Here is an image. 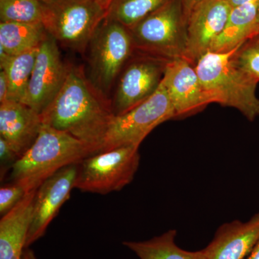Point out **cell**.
Returning <instances> with one entry per match:
<instances>
[{"label":"cell","instance_id":"cell-6","mask_svg":"<svg viewBox=\"0 0 259 259\" xmlns=\"http://www.w3.org/2000/svg\"><path fill=\"white\" fill-rule=\"evenodd\" d=\"M129 30L134 51L168 61L185 58L187 19L181 0H169Z\"/></svg>","mask_w":259,"mask_h":259},{"label":"cell","instance_id":"cell-26","mask_svg":"<svg viewBox=\"0 0 259 259\" xmlns=\"http://www.w3.org/2000/svg\"><path fill=\"white\" fill-rule=\"evenodd\" d=\"M9 83L4 70L0 71V104L9 100Z\"/></svg>","mask_w":259,"mask_h":259},{"label":"cell","instance_id":"cell-7","mask_svg":"<svg viewBox=\"0 0 259 259\" xmlns=\"http://www.w3.org/2000/svg\"><path fill=\"white\" fill-rule=\"evenodd\" d=\"M139 146H122L90 155L77 164L74 189L107 194L120 191L139 169Z\"/></svg>","mask_w":259,"mask_h":259},{"label":"cell","instance_id":"cell-3","mask_svg":"<svg viewBox=\"0 0 259 259\" xmlns=\"http://www.w3.org/2000/svg\"><path fill=\"white\" fill-rule=\"evenodd\" d=\"M93 154V150L82 141L42 123L35 142L12 168L10 179L30 192L64 167Z\"/></svg>","mask_w":259,"mask_h":259},{"label":"cell","instance_id":"cell-29","mask_svg":"<svg viewBox=\"0 0 259 259\" xmlns=\"http://www.w3.org/2000/svg\"><path fill=\"white\" fill-rule=\"evenodd\" d=\"M23 259H38L34 253L33 250L30 248H25L23 252Z\"/></svg>","mask_w":259,"mask_h":259},{"label":"cell","instance_id":"cell-20","mask_svg":"<svg viewBox=\"0 0 259 259\" xmlns=\"http://www.w3.org/2000/svg\"><path fill=\"white\" fill-rule=\"evenodd\" d=\"M39 47L35 48L18 55L10 56L8 60L0 64L4 70L9 83V100L23 103Z\"/></svg>","mask_w":259,"mask_h":259},{"label":"cell","instance_id":"cell-14","mask_svg":"<svg viewBox=\"0 0 259 259\" xmlns=\"http://www.w3.org/2000/svg\"><path fill=\"white\" fill-rule=\"evenodd\" d=\"M259 241V212L246 222L233 221L218 228L203 248L206 259H245Z\"/></svg>","mask_w":259,"mask_h":259},{"label":"cell","instance_id":"cell-8","mask_svg":"<svg viewBox=\"0 0 259 259\" xmlns=\"http://www.w3.org/2000/svg\"><path fill=\"white\" fill-rule=\"evenodd\" d=\"M174 119L175 109L161 81L157 91L146 101L122 115L113 116L98 153L122 146H140L153 130Z\"/></svg>","mask_w":259,"mask_h":259},{"label":"cell","instance_id":"cell-27","mask_svg":"<svg viewBox=\"0 0 259 259\" xmlns=\"http://www.w3.org/2000/svg\"><path fill=\"white\" fill-rule=\"evenodd\" d=\"M181 1H182V5H183L186 19L187 20L189 15L190 14L191 12L193 10L194 8H196L197 5L200 4L202 2L205 1V0H181Z\"/></svg>","mask_w":259,"mask_h":259},{"label":"cell","instance_id":"cell-16","mask_svg":"<svg viewBox=\"0 0 259 259\" xmlns=\"http://www.w3.org/2000/svg\"><path fill=\"white\" fill-rule=\"evenodd\" d=\"M36 190L28 192L0 220V259H23Z\"/></svg>","mask_w":259,"mask_h":259},{"label":"cell","instance_id":"cell-24","mask_svg":"<svg viewBox=\"0 0 259 259\" xmlns=\"http://www.w3.org/2000/svg\"><path fill=\"white\" fill-rule=\"evenodd\" d=\"M28 192L20 184L11 182L0 188V214L2 217L11 211Z\"/></svg>","mask_w":259,"mask_h":259},{"label":"cell","instance_id":"cell-22","mask_svg":"<svg viewBox=\"0 0 259 259\" xmlns=\"http://www.w3.org/2000/svg\"><path fill=\"white\" fill-rule=\"evenodd\" d=\"M41 0H0L1 23H42Z\"/></svg>","mask_w":259,"mask_h":259},{"label":"cell","instance_id":"cell-12","mask_svg":"<svg viewBox=\"0 0 259 259\" xmlns=\"http://www.w3.org/2000/svg\"><path fill=\"white\" fill-rule=\"evenodd\" d=\"M232 7L226 0H205L194 8L187 20L185 59L195 64L209 52L226 27Z\"/></svg>","mask_w":259,"mask_h":259},{"label":"cell","instance_id":"cell-32","mask_svg":"<svg viewBox=\"0 0 259 259\" xmlns=\"http://www.w3.org/2000/svg\"><path fill=\"white\" fill-rule=\"evenodd\" d=\"M41 1H42V0H41Z\"/></svg>","mask_w":259,"mask_h":259},{"label":"cell","instance_id":"cell-31","mask_svg":"<svg viewBox=\"0 0 259 259\" xmlns=\"http://www.w3.org/2000/svg\"><path fill=\"white\" fill-rule=\"evenodd\" d=\"M258 36L259 37V35H258Z\"/></svg>","mask_w":259,"mask_h":259},{"label":"cell","instance_id":"cell-15","mask_svg":"<svg viewBox=\"0 0 259 259\" xmlns=\"http://www.w3.org/2000/svg\"><path fill=\"white\" fill-rule=\"evenodd\" d=\"M42 124L41 115L25 104H0V137L9 143L20 157L35 142Z\"/></svg>","mask_w":259,"mask_h":259},{"label":"cell","instance_id":"cell-11","mask_svg":"<svg viewBox=\"0 0 259 259\" xmlns=\"http://www.w3.org/2000/svg\"><path fill=\"white\" fill-rule=\"evenodd\" d=\"M77 164L64 167L44 181L37 189L26 248L45 235L48 227L69 199L74 189Z\"/></svg>","mask_w":259,"mask_h":259},{"label":"cell","instance_id":"cell-2","mask_svg":"<svg viewBox=\"0 0 259 259\" xmlns=\"http://www.w3.org/2000/svg\"><path fill=\"white\" fill-rule=\"evenodd\" d=\"M239 47L226 53L209 51L197 61L195 69L212 104L236 109L253 122L259 117V99L255 94L259 81L237 62Z\"/></svg>","mask_w":259,"mask_h":259},{"label":"cell","instance_id":"cell-4","mask_svg":"<svg viewBox=\"0 0 259 259\" xmlns=\"http://www.w3.org/2000/svg\"><path fill=\"white\" fill-rule=\"evenodd\" d=\"M42 23L58 44L75 52L86 51L105 20L110 0H42Z\"/></svg>","mask_w":259,"mask_h":259},{"label":"cell","instance_id":"cell-10","mask_svg":"<svg viewBox=\"0 0 259 259\" xmlns=\"http://www.w3.org/2000/svg\"><path fill=\"white\" fill-rule=\"evenodd\" d=\"M69 69L57 41L48 34L39 47L23 103L41 115L64 86Z\"/></svg>","mask_w":259,"mask_h":259},{"label":"cell","instance_id":"cell-5","mask_svg":"<svg viewBox=\"0 0 259 259\" xmlns=\"http://www.w3.org/2000/svg\"><path fill=\"white\" fill-rule=\"evenodd\" d=\"M86 51L85 76L94 90L110 102L107 97L112 87L134 52L131 32L122 24L105 18L90 39Z\"/></svg>","mask_w":259,"mask_h":259},{"label":"cell","instance_id":"cell-21","mask_svg":"<svg viewBox=\"0 0 259 259\" xmlns=\"http://www.w3.org/2000/svg\"><path fill=\"white\" fill-rule=\"evenodd\" d=\"M169 0H110L106 18L131 28Z\"/></svg>","mask_w":259,"mask_h":259},{"label":"cell","instance_id":"cell-9","mask_svg":"<svg viewBox=\"0 0 259 259\" xmlns=\"http://www.w3.org/2000/svg\"><path fill=\"white\" fill-rule=\"evenodd\" d=\"M170 61L134 51L116 82L110 102L114 115H120L142 103L157 91Z\"/></svg>","mask_w":259,"mask_h":259},{"label":"cell","instance_id":"cell-23","mask_svg":"<svg viewBox=\"0 0 259 259\" xmlns=\"http://www.w3.org/2000/svg\"><path fill=\"white\" fill-rule=\"evenodd\" d=\"M236 59L242 69L259 81V37L245 42L237 49Z\"/></svg>","mask_w":259,"mask_h":259},{"label":"cell","instance_id":"cell-25","mask_svg":"<svg viewBox=\"0 0 259 259\" xmlns=\"http://www.w3.org/2000/svg\"><path fill=\"white\" fill-rule=\"evenodd\" d=\"M20 156L8 141L0 137V175L1 180L5 178L8 171H11Z\"/></svg>","mask_w":259,"mask_h":259},{"label":"cell","instance_id":"cell-19","mask_svg":"<svg viewBox=\"0 0 259 259\" xmlns=\"http://www.w3.org/2000/svg\"><path fill=\"white\" fill-rule=\"evenodd\" d=\"M47 35L42 23H0V48L10 56L40 47Z\"/></svg>","mask_w":259,"mask_h":259},{"label":"cell","instance_id":"cell-30","mask_svg":"<svg viewBox=\"0 0 259 259\" xmlns=\"http://www.w3.org/2000/svg\"><path fill=\"white\" fill-rule=\"evenodd\" d=\"M245 259H259V241Z\"/></svg>","mask_w":259,"mask_h":259},{"label":"cell","instance_id":"cell-28","mask_svg":"<svg viewBox=\"0 0 259 259\" xmlns=\"http://www.w3.org/2000/svg\"><path fill=\"white\" fill-rule=\"evenodd\" d=\"M232 8H237V7L242 6L249 3H255V2L259 1V0H226Z\"/></svg>","mask_w":259,"mask_h":259},{"label":"cell","instance_id":"cell-18","mask_svg":"<svg viewBox=\"0 0 259 259\" xmlns=\"http://www.w3.org/2000/svg\"><path fill=\"white\" fill-rule=\"evenodd\" d=\"M176 230L144 241H124L122 244L139 259H206L204 249L189 251L177 245Z\"/></svg>","mask_w":259,"mask_h":259},{"label":"cell","instance_id":"cell-17","mask_svg":"<svg viewBox=\"0 0 259 259\" xmlns=\"http://www.w3.org/2000/svg\"><path fill=\"white\" fill-rule=\"evenodd\" d=\"M259 35V1L232 8L224 30L213 42L211 52L226 53Z\"/></svg>","mask_w":259,"mask_h":259},{"label":"cell","instance_id":"cell-13","mask_svg":"<svg viewBox=\"0 0 259 259\" xmlns=\"http://www.w3.org/2000/svg\"><path fill=\"white\" fill-rule=\"evenodd\" d=\"M162 83L171 100L176 119L198 113L212 104L202 88L195 64L185 58L168 63Z\"/></svg>","mask_w":259,"mask_h":259},{"label":"cell","instance_id":"cell-1","mask_svg":"<svg viewBox=\"0 0 259 259\" xmlns=\"http://www.w3.org/2000/svg\"><path fill=\"white\" fill-rule=\"evenodd\" d=\"M113 116L110 102L94 90L82 70L69 66L64 86L41 118L42 123L82 141L95 154Z\"/></svg>","mask_w":259,"mask_h":259}]
</instances>
